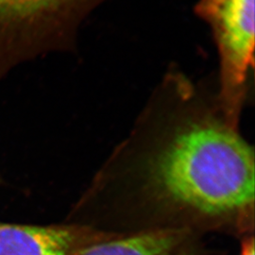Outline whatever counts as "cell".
<instances>
[{
  "mask_svg": "<svg viewBox=\"0 0 255 255\" xmlns=\"http://www.w3.org/2000/svg\"><path fill=\"white\" fill-rule=\"evenodd\" d=\"M65 222L118 237L255 235L254 146L217 100L171 75Z\"/></svg>",
  "mask_w": 255,
  "mask_h": 255,
  "instance_id": "cell-1",
  "label": "cell"
},
{
  "mask_svg": "<svg viewBox=\"0 0 255 255\" xmlns=\"http://www.w3.org/2000/svg\"><path fill=\"white\" fill-rule=\"evenodd\" d=\"M101 0H0V77L16 64L65 47Z\"/></svg>",
  "mask_w": 255,
  "mask_h": 255,
  "instance_id": "cell-2",
  "label": "cell"
},
{
  "mask_svg": "<svg viewBox=\"0 0 255 255\" xmlns=\"http://www.w3.org/2000/svg\"><path fill=\"white\" fill-rule=\"evenodd\" d=\"M196 11L209 24L219 55L217 102L239 125L254 66L255 0H199Z\"/></svg>",
  "mask_w": 255,
  "mask_h": 255,
  "instance_id": "cell-3",
  "label": "cell"
},
{
  "mask_svg": "<svg viewBox=\"0 0 255 255\" xmlns=\"http://www.w3.org/2000/svg\"><path fill=\"white\" fill-rule=\"evenodd\" d=\"M118 236L64 222L47 226L0 222V255H80Z\"/></svg>",
  "mask_w": 255,
  "mask_h": 255,
  "instance_id": "cell-4",
  "label": "cell"
},
{
  "mask_svg": "<svg viewBox=\"0 0 255 255\" xmlns=\"http://www.w3.org/2000/svg\"><path fill=\"white\" fill-rule=\"evenodd\" d=\"M203 236L189 231H162L119 237L80 255H211Z\"/></svg>",
  "mask_w": 255,
  "mask_h": 255,
  "instance_id": "cell-5",
  "label": "cell"
},
{
  "mask_svg": "<svg viewBox=\"0 0 255 255\" xmlns=\"http://www.w3.org/2000/svg\"><path fill=\"white\" fill-rule=\"evenodd\" d=\"M241 240V248L239 255H255V235L247 236L240 239Z\"/></svg>",
  "mask_w": 255,
  "mask_h": 255,
  "instance_id": "cell-6",
  "label": "cell"
},
{
  "mask_svg": "<svg viewBox=\"0 0 255 255\" xmlns=\"http://www.w3.org/2000/svg\"><path fill=\"white\" fill-rule=\"evenodd\" d=\"M1 182H2V181H1V178H0V183H1Z\"/></svg>",
  "mask_w": 255,
  "mask_h": 255,
  "instance_id": "cell-7",
  "label": "cell"
}]
</instances>
